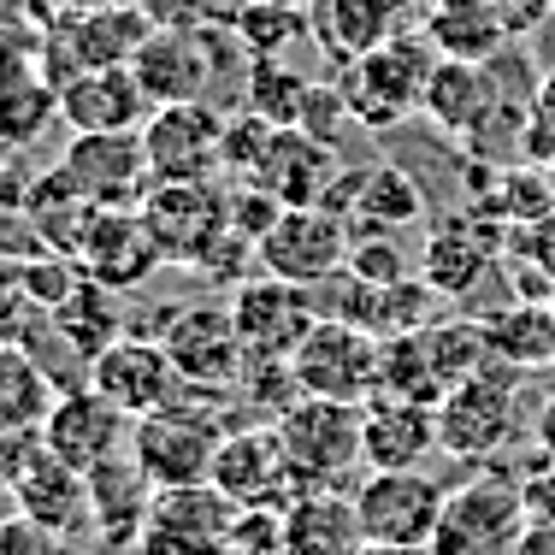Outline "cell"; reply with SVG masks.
Segmentation results:
<instances>
[{"instance_id": "obj_35", "label": "cell", "mask_w": 555, "mask_h": 555, "mask_svg": "<svg viewBox=\"0 0 555 555\" xmlns=\"http://www.w3.org/2000/svg\"><path fill=\"white\" fill-rule=\"evenodd\" d=\"M231 36L243 42L248 60H289V48L313 42L308 7H278V0H243L231 18Z\"/></svg>"}, {"instance_id": "obj_11", "label": "cell", "mask_w": 555, "mask_h": 555, "mask_svg": "<svg viewBox=\"0 0 555 555\" xmlns=\"http://www.w3.org/2000/svg\"><path fill=\"white\" fill-rule=\"evenodd\" d=\"M231 320H236V337L255 361H289L296 343L313 332L320 320V296L308 284H289V278H272V272H255L231 289Z\"/></svg>"}, {"instance_id": "obj_20", "label": "cell", "mask_w": 555, "mask_h": 555, "mask_svg": "<svg viewBox=\"0 0 555 555\" xmlns=\"http://www.w3.org/2000/svg\"><path fill=\"white\" fill-rule=\"evenodd\" d=\"M130 438V420L118 414V408L101 396L95 385H72L54 396V408H48L42 420V443L54 449L60 461H72V467H101L107 455H118V443Z\"/></svg>"}, {"instance_id": "obj_40", "label": "cell", "mask_w": 555, "mask_h": 555, "mask_svg": "<svg viewBox=\"0 0 555 555\" xmlns=\"http://www.w3.org/2000/svg\"><path fill=\"white\" fill-rule=\"evenodd\" d=\"M296 125L308 130V137H320V142H332V149H337V142H343V125H354L349 107H343L337 77H332V83L320 77V83L308 89V101H301V118H296Z\"/></svg>"}, {"instance_id": "obj_31", "label": "cell", "mask_w": 555, "mask_h": 555, "mask_svg": "<svg viewBox=\"0 0 555 555\" xmlns=\"http://www.w3.org/2000/svg\"><path fill=\"white\" fill-rule=\"evenodd\" d=\"M24 214H30V231L42 248H54V255H83V236L89 224H95L101 207L89 202L83 190H72L65 183V171L54 166L48 178H30V195H24Z\"/></svg>"}, {"instance_id": "obj_16", "label": "cell", "mask_w": 555, "mask_h": 555, "mask_svg": "<svg viewBox=\"0 0 555 555\" xmlns=\"http://www.w3.org/2000/svg\"><path fill=\"white\" fill-rule=\"evenodd\" d=\"M207 479H214L219 491L236 502V508L284 514L289 502H296V479H289V461H284V449H278V431L272 426H236V431H224Z\"/></svg>"}, {"instance_id": "obj_24", "label": "cell", "mask_w": 555, "mask_h": 555, "mask_svg": "<svg viewBox=\"0 0 555 555\" xmlns=\"http://www.w3.org/2000/svg\"><path fill=\"white\" fill-rule=\"evenodd\" d=\"M154 101L142 95L130 65H89L60 83V125L65 130H142Z\"/></svg>"}, {"instance_id": "obj_28", "label": "cell", "mask_w": 555, "mask_h": 555, "mask_svg": "<svg viewBox=\"0 0 555 555\" xmlns=\"http://www.w3.org/2000/svg\"><path fill=\"white\" fill-rule=\"evenodd\" d=\"M12 502H18V514H30V520L54 526V532H83L89 526V473L72 467V461H60L54 449H36L30 467L12 479Z\"/></svg>"}, {"instance_id": "obj_1", "label": "cell", "mask_w": 555, "mask_h": 555, "mask_svg": "<svg viewBox=\"0 0 555 555\" xmlns=\"http://www.w3.org/2000/svg\"><path fill=\"white\" fill-rule=\"evenodd\" d=\"M278 449L289 461V479L301 491H354L366 473L361 455V402H332V396H296L272 420Z\"/></svg>"}, {"instance_id": "obj_26", "label": "cell", "mask_w": 555, "mask_h": 555, "mask_svg": "<svg viewBox=\"0 0 555 555\" xmlns=\"http://www.w3.org/2000/svg\"><path fill=\"white\" fill-rule=\"evenodd\" d=\"M278 550L284 555H361L366 532L354 514V491H301L278 514Z\"/></svg>"}, {"instance_id": "obj_49", "label": "cell", "mask_w": 555, "mask_h": 555, "mask_svg": "<svg viewBox=\"0 0 555 555\" xmlns=\"http://www.w3.org/2000/svg\"><path fill=\"white\" fill-rule=\"evenodd\" d=\"M550 183H555V166H550Z\"/></svg>"}, {"instance_id": "obj_13", "label": "cell", "mask_w": 555, "mask_h": 555, "mask_svg": "<svg viewBox=\"0 0 555 555\" xmlns=\"http://www.w3.org/2000/svg\"><path fill=\"white\" fill-rule=\"evenodd\" d=\"M60 171L95 207H142V195L154 190L142 130H72Z\"/></svg>"}, {"instance_id": "obj_10", "label": "cell", "mask_w": 555, "mask_h": 555, "mask_svg": "<svg viewBox=\"0 0 555 555\" xmlns=\"http://www.w3.org/2000/svg\"><path fill=\"white\" fill-rule=\"evenodd\" d=\"M142 214H149L154 236H160L166 267L195 272L219 248V236L231 231V190H219L214 178H202V183H154V190L142 195Z\"/></svg>"}, {"instance_id": "obj_14", "label": "cell", "mask_w": 555, "mask_h": 555, "mask_svg": "<svg viewBox=\"0 0 555 555\" xmlns=\"http://www.w3.org/2000/svg\"><path fill=\"white\" fill-rule=\"evenodd\" d=\"M349 243H354V231L332 207H284L272 219V231L260 236V272L320 289L332 272H343Z\"/></svg>"}, {"instance_id": "obj_27", "label": "cell", "mask_w": 555, "mask_h": 555, "mask_svg": "<svg viewBox=\"0 0 555 555\" xmlns=\"http://www.w3.org/2000/svg\"><path fill=\"white\" fill-rule=\"evenodd\" d=\"M496 248H502V236H496V224H485V219L431 224L426 255H420V278H426L443 301H461V296L479 289L485 267L496 260Z\"/></svg>"}, {"instance_id": "obj_46", "label": "cell", "mask_w": 555, "mask_h": 555, "mask_svg": "<svg viewBox=\"0 0 555 555\" xmlns=\"http://www.w3.org/2000/svg\"><path fill=\"white\" fill-rule=\"evenodd\" d=\"M361 555H431V544H366Z\"/></svg>"}, {"instance_id": "obj_12", "label": "cell", "mask_w": 555, "mask_h": 555, "mask_svg": "<svg viewBox=\"0 0 555 555\" xmlns=\"http://www.w3.org/2000/svg\"><path fill=\"white\" fill-rule=\"evenodd\" d=\"M160 343L178 366L183 385L195 390H231L248 366V349L236 337L231 301H190V308H171V320L160 325Z\"/></svg>"}, {"instance_id": "obj_33", "label": "cell", "mask_w": 555, "mask_h": 555, "mask_svg": "<svg viewBox=\"0 0 555 555\" xmlns=\"http://www.w3.org/2000/svg\"><path fill=\"white\" fill-rule=\"evenodd\" d=\"M485 349L491 361L514 366V373H532V366H555V301L538 308V301H514L485 320Z\"/></svg>"}, {"instance_id": "obj_38", "label": "cell", "mask_w": 555, "mask_h": 555, "mask_svg": "<svg viewBox=\"0 0 555 555\" xmlns=\"http://www.w3.org/2000/svg\"><path fill=\"white\" fill-rule=\"evenodd\" d=\"M343 267H349L354 278H366V284H396V278H414L408 255L396 248V236H354Z\"/></svg>"}, {"instance_id": "obj_22", "label": "cell", "mask_w": 555, "mask_h": 555, "mask_svg": "<svg viewBox=\"0 0 555 555\" xmlns=\"http://www.w3.org/2000/svg\"><path fill=\"white\" fill-rule=\"evenodd\" d=\"M243 183L272 190L284 207H320L325 190L337 183V149L308 137L301 125H278L267 154H260V166H255V178H243Z\"/></svg>"}, {"instance_id": "obj_9", "label": "cell", "mask_w": 555, "mask_h": 555, "mask_svg": "<svg viewBox=\"0 0 555 555\" xmlns=\"http://www.w3.org/2000/svg\"><path fill=\"white\" fill-rule=\"evenodd\" d=\"M443 485L420 467H366L354 485L366 544H431L443 514Z\"/></svg>"}, {"instance_id": "obj_21", "label": "cell", "mask_w": 555, "mask_h": 555, "mask_svg": "<svg viewBox=\"0 0 555 555\" xmlns=\"http://www.w3.org/2000/svg\"><path fill=\"white\" fill-rule=\"evenodd\" d=\"M361 455L366 467H420L438 455V408L414 396H366L361 402Z\"/></svg>"}, {"instance_id": "obj_45", "label": "cell", "mask_w": 555, "mask_h": 555, "mask_svg": "<svg viewBox=\"0 0 555 555\" xmlns=\"http://www.w3.org/2000/svg\"><path fill=\"white\" fill-rule=\"evenodd\" d=\"M520 555H555V526H526Z\"/></svg>"}, {"instance_id": "obj_39", "label": "cell", "mask_w": 555, "mask_h": 555, "mask_svg": "<svg viewBox=\"0 0 555 555\" xmlns=\"http://www.w3.org/2000/svg\"><path fill=\"white\" fill-rule=\"evenodd\" d=\"M160 30H207V24H231L243 0H142Z\"/></svg>"}, {"instance_id": "obj_29", "label": "cell", "mask_w": 555, "mask_h": 555, "mask_svg": "<svg viewBox=\"0 0 555 555\" xmlns=\"http://www.w3.org/2000/svg\"><path fill=\"white\" fill-rule=\"evenodd\" d=\"M502 101V83L491 77V60H443L431 65V83H426V113L431 125L455 130V137H473V130L491 118V107Z\"/></svg>"}, {"instance_id": "obj_36", "label": "cell", "mask_w": 555, "mask_h": 555, "mask_svg": "<svg viewBox=\"0 0 555 555\" xmlns=\"http://www.w3.org/2000/svg\"><path fill=\"white\" fill-rule=\"evenodd\" d=\"M313 77H301L289 60H248V77H243V101L236 107L260 113L267 125H296L301 118V101H308Z\"/></svg>"}, {"instance_id": "obj_47", "label": "cell", "mask_w": 555, "mask_h": 555, "mask_svg": "<svg viewBox=\"0 0 555 555\" xmlns=\"http://www.w3.org/2000/svg\"><path fill=\"white\" fill-rule=\"evenodd\" d=\"M278 7H308V0H278Z\"/></svg>"}, {"instance_id": "obj_23", "label": "cell", "mask_w": 555, "mask_h": 555, "mask_svg": "<svg viewBox=\"0 0 555 555\" xmlns=\"http://www.w3.org/2000/svg\"><path fill=\"white\" fill-rule=\"evenodd\" d=\"M149 36H154V18H149L142 0H101V7H83L72 24H65V36H60L65 77L89 72V65H130L142 54Z\"/></svg>"}, {"instance_id": "obj_37", "label": "cell", "mask_w": 555, "mask_h": 555, "mask_svg": "<svg viewBox=\"0 0 555 555\" xmlns=\"http://www.w3.org/2000/svg\"><path fill=\"white\" fill-rule=\"evenodd\" d=\"M42 320H48V308L24 284V260L0 255V343H24Z\"/></svg>"}, {"instance_id": "obj_44", "label": "cell", "mask_w": 555, "mask_h": 555, "mask_svg": "<svg viewBox=\"0 0 555 555\" xmlns=\"http://www.w3.org/2000/svg\"><path fill=\"white\" fill-rule=\"evenodd\" d=\"M532 438H538V455L555 461V390L544 396V408L532 414Z\"/></svg>"}, {"instance_id": "obj_41", "label": "cell", "mask_w": 555, "mask_h": 555, "mask_svg": "<svg viewBox=\"0 0 555 555\" xmlns=\"http://www.w3.org/2000/svg\"><path fill=\"white\" fill-rule=\"evenodd\" d=\"M0 555H65V532L30 520V514H7L0 520Z\"/></svg>"}, {"instance_id": "obj_34", "label": "cell", "mask_w": 555, "mask_h": 555, "mask_svg": "<svg viewBox=\"0 0 555 555\" xmlns=\"http://www.w3.org/2000/svg\"><path fill=\"white\" fill-rule=\"evenodd\" d=\"M54 396V373L24 343H0V426H42Z\"/></svg>"}, {"instance_id": "obj_5", "label": "cell", "mask_w": 555, "mask_h": 555, "mask_svg": "<svg viewBox=\"0 0 555 555\" xmlns=\"http://www.w3.org/2000/svg\"><path fill=\"white\" fill-rule=\"evenodd\" d=\"M520 373L502 361H485L438 402V455L485 467L520 438Z\"/></svg>"}, {"instance_id": "obj_8", "label": "cell", "mask_w": 555, "mask_h": 555, "mask_svg": "<svg viewBox=\"0 0 555 555\" xmlns=\"http://www.w3.org/2000/svg\"><path fill=\"white\" fill-rule=\"evenodd\" d=\"M224 118L219 101H166L142 118L154 183H202L224 171Z\"/></svg>"}, {"instance_id": "obj_17", "label": "cell", "mask_w": 555, "mask_h": 555, "mask_svg": "<svg viewBox=\"0 0 555 555\" xmlns=\"http://www.w3.org/2000/svg\"><path fill=\"white\" fill-rule=\"evenodd\" d=\"M414 18H420L414 0H308V36L332 60V72L396 42V36L420 30Z\"/></svg>"}, {"instance_id": "obj_18", "label": "cell", "mask_w": 555, "mask_h": 555, "mask_svg": "<svg viewBox=\"0 0 555 555\" xmlns=\"http://www.w3.org/2000/svg\"><path fill=\"white\" fill-rule=\"evenodd\" d=\"M332 214L349 224L354 236H396L408 231V224H420V190L408 171L396 166H354V171H337V183L325 190V202Z\"/></svg>"}, {"instance_id": "obj_25", "label": "cell", "mask_w": 555, "mask_h": 555, "mask_svg": "<svg viewBox=\"0 0 555 555\" xmlns=\"http://www.w3.org/2000/svg\"><path fill=\"white\" fill-rule=\"evenodd\" d=\"M154 479L137 467V455H107L101 467H89V526H95L101 544L113 550H130L137 544V532L149 526L154 514Z\"/></svg>"}, {"instance_id": "obj_50", "label": "cell", "mask_w": 555, "mask_h": 555, "mask_svg": "<svg viewBox=\"0 0 555 555\" xmlns=\"http://www.w3.org/2000/svg\"><path fill=\"white\" fill-rule=\"evenodd\" d=\"M550 7H555V0H550Z\"/></svg>"}, {"instance_id": "obj_7", "label": "cell", "mask_w": 555, "mask_h": 555, "mask_svg": "<svg viewBox=\"0 0 555 555\" xmlns=\"http://www.w3.org/2000/svg\"><path fill=\"white\" fill-rule=\"evenodd\" d=\"M301 396H332V402H366L378 396V337L354 320L320 313L313 332L289 354Z\"/></svg>"}, {"instance_id": "obj_3", "label": "cell", "mask_w": 555, "mask_h": 555, "mask_svg": "<svg viewBox=\"0 0 555 555\" xmlns=\"http://www.w3.org/2000/svg\"><path fill=\"white\" fill-rule=\"evenodd\" d=\"M142 95L154 107L166 101H214L219 83L231 77H248V54L243 42L231 36V24H207V30H160L142 42V54L130 60Z\"/></svg>"}, {"instance_id": "obj_42", "label": "cell", "mask_w": 555, "mask_h": 555, "mask_svg": "<svg viewBox=\"0 0 555 555\" xmlns=\"http://www.w3.org/2000/svg\"><path fill=\"white\" fill-rule=\"evenodd\" d=\"M36 449H42V426H0V491H12Z\"/></svg>"}, {"instance_id": "obj_32", "label": "cell", "mask_w": 555, "mask_h": 555, "mask_svg": "<svg viewBox=\"0 0 555 555\" xmlns=\"http://www.w3.org/2000/svg\"><path fill=\"white\" fill-rule=\"evenodd\" d=\"M118 296L125 289H113V284H101V278H77V289L54 308V325H60V337L72 343L83 361H95L101 349H107L113 337H125L130 332V320H125V308H118Z\"/></svg>"}, {"instance_id": "obj_48", "label": "cell", "mask_w": 555, "mask_h": 555, "mask_svg": "<svg viewBox=\"0 0 555 555\" xmlns=\"http://www.w3.org/2000/svg\"><path fill=\"white\" fill-rule=\"evenodd\" d=\"M77 7H101V0H77Z\"/></svg>"}, {"instance_id": "obj_2", "label": "cell", "mask_w": 555, "mask_h": 555, "mask_svg": "<svg viewBox=\"0 0 555 555\" xmlns=\"http://www.w3.org/2000/svg\"><path fill=\"white\" fill-rule=\"evenodd\" d=\"M219 396L224 390H195L183 385L178 402L154 408V414L130 420V455L137 467L154 479V491H178V485H207L224 438V420H219Z\"/></svg>"}, {"instance_id": "obj_15", "label": "cell", "mask_w": 555, "mask_h": 555, "mask_svg": "<svg viewBox=\"0 0 555 555\" xmlns=\"http://www.w3.org/2000/svg\"><path fill=\"white\" fill-rule=\"evenodd\" d=\"M89 385L107 396L125 420H142V414H154V408H166L183 396V378H178V366H171L166 343L149 337V332L113 337L107 349L89 361Z\"/></svg>"}, {"instance_id": "obj_4", "label": "cell", "mask_w": 555, "mask_h": 555, "mask_svg": "<svg viewBox=\"0 0 555 555\" xmlns=\"http://www.w3.org/2000/svg\"><path fill=\"white\" fill-rule=\"evenodd\" d=\"M431 65H438V48H431L426 30H408L396 42L373 48V54L337 65V89H343V107L361 130H396L408 125L420 107H426V83H431Z\"/></svg>"}, {"instance_id": "obj_19", "label": "cell", "mask_w": 555, "mask_h": 555, "mask_svg": "<svg viewBox=\"0 0 555 555\" xmlns=\"http://www.w3.org/2000/svg\"><path fill=\"white\" fill-rule=\"evenodd\" d=\"M77 260H83L89 278H101V284H113V289H142L166 267L160 236H154V224L142 207H101Z\"/></svg>"}, {"instance_id": "obj_30", "label": "cell", "mask_w": 555, "mask_h": 555, "mask_svg": "<svg viewBox=\"0 0 555 555\" xmlns=\"http://www.w3.org/2000/svg\"><path fill=\"white\" fill-rule=\"evenodd\" d=\"M420 30L431 36V48L443 60H496L502 42H508L496 0H426Z\"/></svg>"}, {"instance_id": "obj_43", "label": "cell", "mask_w": 555, "mask_h": 555, "mask_svg": "<svg viewBox=\"0 0 555 555\" xmlns=\"http://www.w3.org/2000/svg\"><path fill=\"white\" fill-rule=\"evenodd\" d=\"M520 496H526V520L555 526V461L544 455L532 473H520Z\"/></svg>"}, {"instance_id": "obj_6", "label": "cell", "mask_w": 555, "mask_h": 555, "mask_svg": "<svg viewBox=\"0 0 555 555\" xmlns=\"http://www.w3.org/2000/svg\"><path fill=\"white\" fill-rule=\"evenodd\" d=\"M526 496L520 479L508 473H473L461 491L443 496L438 532H431V555H520L526 538Z\"/></svg>"}]
</instances>
